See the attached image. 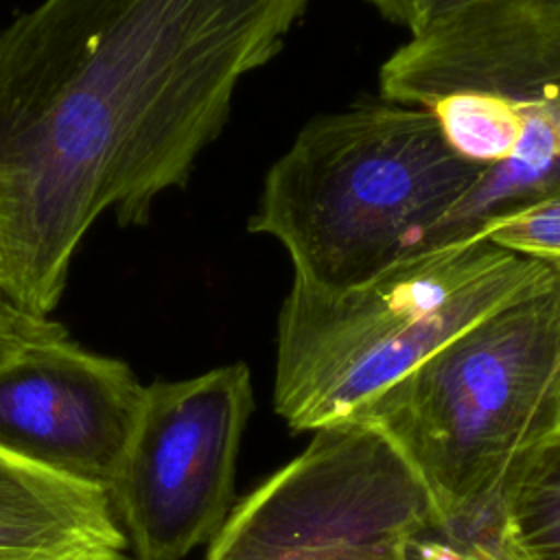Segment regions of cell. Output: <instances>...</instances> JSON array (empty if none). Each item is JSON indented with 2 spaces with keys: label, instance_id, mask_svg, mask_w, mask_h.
I'll use <instances>...</instances> for the list:
<instances>
[{
  "label": "cell",
  "instance_id": "obj_12",
  "mask_svg": "<svg viewBox=\"0 0 560 560\" xmlns=\"http://www.w3.org/2000/svg\"><path fill=\"white\" fill-rule=\"evenodd\" d=\"M416 560H518L494 534V527L488 525L483 538L470 540L462 547L427 545L424 540L416 547Z\"/></svg>",
  "mask_w": 560,
  "mask_h": 560
},
{
  "label": "cell",
  "instance_id": "obj_6",
  "mask_svg": "<svg viewBox=\"0 0 560 560\" xmlns=\"http://www.w3.org/2000/svg\"><path fill=\"white\" fill-rule=\"evenodd\" d=\"M440 529L435 503L400 448L368 420L313 431L225 518L206 560H416Z\"/></svg>",
  "mask_w": 560,
  "mask_h": 560
},
{
  "label": "cell",
  "instance_id": "obj_8",
  "mask_svg": "<svg viewBox=\"0 0 560 560\" xmlns=\"http://www.w3.org/2000/svg\"><path fill=\"white\" fill-rule=\"evenodd\" d=\"M144 385L131 368L70 335L0 361V451L107 494Z\"/></svg>",
  "mask_w": 560,
  "mask_h": 560
},
{
  "label": "cell",
  "instance_id": "obj_14",
  "mask_svg": "<svg viewBox=\"0 0 560 560\" xmlns=\"http://www.w3.org/2000/svg\"><path fill=\"white\" fill-rule=\"evenodd\" d=\"M558 431H560V429H558Z\"/></svg>",
  "mask_w": 560,
  "mask_h": 560
},
{
  "label": "cell",
  "instance_id": "obj_4",
  "mask_svg": "<svg viewBox=\"0 0 560 560\" xmlns=\"http://www.w3.org/2000/svg\"><path fill=\"white\" fill-rule=\"evenodd\" d=\"M378 83L483 168L446 243L560 197V0H464L413 31Z\"/></svg>",
  "mask_w": 560,
  "mask_h": 560
},
{
  "label": "cell",
  "instance_id": "obj_10",
  "mask_svg": "<svg viewBox=\"0 0 560 560\" xmlns=\"http://www.w3.org/2000/svg\"><path fill=\"white\" fill-rule=\"evenodd\" d=\"M492 527L518 560H560V431L514 462L499 488Z\"/></svg>",
  "mask_w": 560,
  "mask_h": 560
},
{
  "label": "cell",
  "instance_id": "obj_3",
  "mask_svg": "<svg viewBox=\"0 0 560 560\" xmlns=\"http://www.w3.org/2000/svg\"><path fill=\"white\" fill-rule=\"evenodd\" d=\"M553 265L470 236L348 287L293 280L278 315L276 413L291 431L359 420L387 389Z\"/></svg>",
  "mask_w": 560,
  "mask_h": 560
},
{
  "label": "cell",
  "instance_id": "obj_2",
  "mask_svg": "<svg viewBox=\"0 0 560 560\" xmlns=\"http://www.w3.org/2000/svg\"><path fill=\"white\" fill-rule=\"evenodd\" d=\"M481 179L427 112L357 101L302 127L247 228L284 247L293 280L348 287L444 245Z\"/></svg>",
  "mask_w": 560,
  "mask_h": 560
},
{
  "label": "cell",
  "instance_id": "obj_9",
  "mask_svg": "<svg viewBox=\"0 0 560 560\" xmlns=\"http://www.w3.org/2000/svg\"><path fill=\"white\" fill-rule=\"evenodd\" d=\"M107 494L0 451V560H120Z\"/></svg>",
  "mask_w": 560,
  "mask_h": 560
},
{
  "label": "cell",
  "instance_id": "obj_11",
  "mask_svg": "<svg viewBox=\"0 0 560 560\" xmlns=\"http://www.w3.org/2000/svg\"><path fill=\"white\" fill-rule=\"evenodd\" d=\"M63 335H68V330L59 322L20 308L0 291V361L31 343Z\"/></svg>",
  "mask_w": 560,
  "mask_h": 560
},
{
  "label": "cell",
  "instance_id": "obj_5",
  "mask_svg": "<svg viewBox=\"0 0 560 560\" xmlns=\"http://www.w3.org/2000/svg\"><path fill=\"white\" fill-rule=\"evenodd\" d=\"M381 427L453 529L494 510L514 462L560 429V260L359 418Z\"/></svg>",
  "mask_w": 560,
  "mask_h": 560
},
{
  "label": "cell",
  "instance_id": "obj_7",
  "mask_svg": "<svg viewBox=\"0 0 560 560\" xmlns=\"http://www.w3.org/2000/svg\"><path fill=\"white\" fill-rule=\"evenodd\" d=\"M254 411L245 363L144 385L107 499L138 560H182L232 512L236 459Z\"/></svg>",
  "mask_w": 560,
  "mask_h": 560
},
{
  "label": "cell",
  "instance_id": "obj_1",
  "mask_svg": "<svg viewBox=\"0 0 560 560\" xmlns=\"http://www.w3.org/2000/svg\"><path fill=\"white\" fill-rule=\"evenodd\" d=\"M308 0H42L0 31V291L50 317L90 228L144 225Z\"/></svg>",
  "mask_w": 560,
  "mask_h": 560
},
{
  "label": "cell",
  "instance_id": "obj_13",
  "mask_svg": "<svg viewBox=\"0 0 560 560\" xmlns=\"http://www.w3.org/2000/svg\"><path fill=\"white\" fill-rule=\"evenodd\" d=\"M385 20L405 26L409 33L418 31L431 18L464 0H368Z\"/></svg>",
  "mask_w": 560,
  "mask_h": 560
}]
</instances>
